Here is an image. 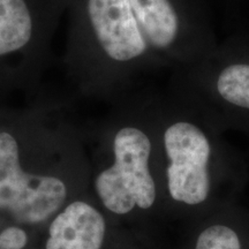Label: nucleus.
I'll list each match as a JSON object with an SVG mask.
<instances>
[{
    "label": "nucleus",
    "instance_id": "obj_1",
    "mask_svg": "<svg viewBox=\"0 0 249 249\" xmlns=\"http://www.w3.org/2000/svg\"><path fill=\"white\" fill-rule=\"evenodd\" d=\"M89 167L38 152L17 124L0 123V216L42 235L74 198L89 194Z\"/></svg>",
    "mask_w": 249,
    "mask_h": 249
},
{
    "label": "nucleus",
    "instance_id": "obj_6",
    "mask_svg": "<svg viewBox=\"0 0 249 249\" xmlns=\"http://www.w3.org/2000/svg\"><path fill=\"white\" fill-rule=\"evenodd\" d=\"M149 48L166 49L179 33V18L170 0H128Z\"/></svg>",
    "mask_w": 249,
    "mask_h": 249
},
{
    "label": "nucleus",
    "instance_id": "obj_9",
    "mask_svg": "<svg viewBox=\"0 0 249 249\" xmlns=\"http://www.w3.org/2000/svg\"><path fill=\"white\" fill-rule=\"evenodd\" d=\"M195 249H241V241L231 227L216 224L200 232Z\"/></svg>",
    "mask_w": 249,
    "mask_h": 249
},
{
    "label": "nucleus",
    "instance_id": "obj_3",
    "mask_svg": "<svg viewBox=\"0 0 249 249\" xmlns=\"http://www.w3.org/2000/svg\"><path fill=\"white\" fill-rule=\"evenodd\" d=\"M163 144L171 200L188 207L204 203L211 188V145L203 130L188 121H176L165 129Z\"/></svg>",
    "mask_w": 249,
    "mask_h": 249
},
{
    "label": "nucleus",
    "instance_id": "obj_4",
    "mask_svg": "<svg viewBox=\"0 0 249 249\" xmlns=\"http://www.w3.org/2000/svg\"><path fill=\"white\" fill-rule=\"evenodd\" d=\"M39 249H128V226L118 223L89 194L74 198L50 220Z\"/></svg>",
    "mask_w": 249,
    "mask_h": 249
},
{
    "label": "nucleus",
    "instance_id": "obj_5",
    "mask_svg": "<svg viewBox=\"0 0 249 249\" xmlns=\"http://www.w3.org/2000/svg\"><path fill=\"white\" fill-rule=\"evenodd\" d=\"M87 15L99 49L114 64L128 65L149 45L128 0H86Z\"/></svg>",
    "mask_w": 249,
    "mask_h": 249
},
{
    "label": "nucleus",
    "instance_id": "obj_8",
    "mask_svg": "<svg viewBox=\"0 0 249 249\" xmlns=\"http://www.w3.org/2000/svg\"><path fill=\"white\" fill-rule=\"evenodd\" d=\"M219 95L235 107L249 108V65L226 67L217 81Z\"/></svg>",
    "mask_w": 249,
    "mask_h": 249
},
{
    "label": "nucleus",
    "instance_id": "obj_2",
    "mask_svg": "<svg viewBox=\"0 0 249 249\" xmlns=\"http://www.w3.org/2000/svg\"><path fill=\"white\" fill-rule=\"evenodd\" d=\"M151 157V139L127 121L112 132L105 156L90 171L89 195L118 223L128 226L155 207L158 193Z\"/></svg>",
    "mask_w": 249,
    "mask_h": 249
},
{
    "label": "nucleus",
    "instance_id": "obj_7",
    "mask_svg": "<svg viewBox=\"0 0 249 249\" xmlns=\"http://www.w3.org/2000/svg\"><path fill=\"white\" fill-rule=\"evenodd\" d=\"M34 30L29 0H0V59L22 53L33 42Z\"/></svg>",
    "mask_w": 249,
    "mask_h": 249
}]
</instances>
